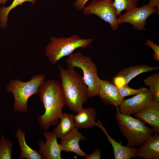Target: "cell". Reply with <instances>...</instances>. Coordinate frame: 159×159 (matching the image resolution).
I'll use <instances>...</instances> for the list:
<instances>
[{"label":"cell","instance_id":"cell-1","mask_svg":"<svg viewBox=\"0 0 159 159\" xmlns=\"http://www.w3.org/2000/svg\"><path fill=\"white\" fill-rule=\"evenodd\" d=\"M38 94L45 112L39 116L38 120L43 129L47 130L57 125L63 114L62 109L65 105L64 95L60 84L52 79L44 81L39 88Z\"/></svg>","mask_w":159,"mask_h":159},{"label":"cell","instance_id":"cell-2","mask_svg":"<svg viewBox=\"0 0 159 159\" xmlns=\"http://www.w3.org/2000/svg\"><path fill=\"white\" fill-rule=\"evenodd\" d=\"M58 66L65 105L77 113L84 108L89 97L87 87L83 77L74 69Z\"/></svg>","mask_w":159,"mask_h":159},{"label":"cell","instance_id":"cell-3","mask_svg":"<svg viewBox=\"0 0 159 159\" xmlns=\"http://www.w3.org/2000/svg\"><path fill=\"white\" fill-rule=\"evenodd\" d=\"M116 108V119L121 132L127 139V146L130 148L141 146L153 135V129L146 126L143 121L122 114L118 107Z\"/></svg>","mask_w":159,"mask_h":159},{"label":"cell","instance_id":"cell-4","mask_svg":"<svg viewBox=\"0 0 159 159\" xmlns=\"http://www.w3.org/2000/svg\"><path fill=\"white\" fill-rule=\"evenodd\" d=\"M92 41V38L82 39L77 35L68 37H52L45 47V56L52 64H55L62 58L68 56L76 49L87 47Z\"/></svg>","mask_w":159,"mask_h":159},{"label":"cell","instance_id":"cell-5","mask_svg":"<svg viewBox=\"0 0 159 159\" xmlns=\"http://www.w3.org/2000/svg\"><path fill=\"white\" fill-rule=\"evenodd\" d=\"M44 75L37 74L26 82L17 79L10 81L6 89L8 92L12 93L14 96V111L21 112L27 111L28 99L32 95L38 94L39 88L44 81Z\"/></svg>","mask_w":159,"mask_h":159},{"label":"cell","instance_id":"cell-6","mask_svg":"<svg viewBox=\"0 0 159 159\" xmlns=\"http://www.w3.org/2000/svg\"><path fill=\"white\" fill-rule=\"evenodd\" d=\"M68 57L66 60L68 68L78 67L82 70L83 77L88 87L89 97L98 95L100 79L98 76L97 66L91 58L80 52L73 53Z\"/></svg>","mask_w":159,"mask_h":159},{"label":"cell","instance_id":"cell-7","mask_svg":"<svg viewBox=\"0 0 159 159\" xmlns=\"http://www.w3.org/2000/svg\"><path fill=\"white\" fill-rule=\"evenodd\" d=\"M114 0H92L83 9L86 15L95 14L109 23L112 29L116 30L118 28L117 17L113 4Z\"/></svg>","mask_w":159,"mask_h":159},{"label":"cell","instance_id":"cell-8","mask_svg":"<svg viewBox=\"0 0 159 159\" xmlns=\"http://www.w3.org/2000/svg\"><path fill=\"white\" fill-rule=\"evenodd\" d=\"M159 11L155 7L150 6L147 4L140 7H133L119 16L117 18L118 23L119 24L129 23L134 29L145 31L147 19L153 14H158Z\"/></svg>","mask_w":159,"mask_h":159},{"label":"cell","instance_id":"cell-9","mask_svg":"<svg viewBox=\"0 0 159 159\" xmlns=\"http://www.w3.org/2000/svg\"><path fill=\"white\" fill-rule=\"evenodd\" d=\"M154 102L149 89L134 96L124 100L118 107L119 112L122 114L131 115L138 113Z\"/></svg>","mask_w":159,"mask_h":159},{"label":"cell","instance_id":"cell-10","mask_svg":"<svg viewBox=\"0 0 159 159\" xmlns=\"http://www.w3.org/2000/svg\"><path fill=\"white\" fill-rule=\"evenodd\" d=\"M43 135L46 141L43 140L38 142L39 147V153L44 159H62L61 146L57 141V136L54 132L45 130Z\"/></svg>","mask_w":159,"mask_h":159},{"label":"cell","instance_id":"cell-11","mask_svg":"<svg viewBox=\"0 0 159 159\" xmlns=\"http://www.w3.org/2000/svg\"><path fill=\"white\" fill-rule=\"evenodd\" d=\"M98 95L105 105L119 107L124 100L118 87L110 81L100 79Z\"/></svg>","mask_w":159,"mask_h":159},{"label":"cell","instance_id":"cell-12","mask_svg":"<svg viewBox=\"0 0 159 159\" xmlns=\"http://www.w3.org/2000/svg\"><path fill=\"white\" fill-rule=\"evenodd\" d=\"M78 128L74 127L61 139L59 144L62 151L72 152L79 156L85 157L87 154L81 149L79 142L81 140H86V138L79 132Z\"/></svg>","mask_w":159,"mask_h":159},{"label":"cell","instance_id":"cell-13","mask_svg":"<svg viewBox=\"0 0 159 159\" xmlns=\"http://www.w3.org/2000/svg\"><path fill=\"white\" fill-rule=\"evenodd\" d=\"M96 126L102 130L111 144L115 159H130L136 157V148L135 147L130 148L127 146H123L120 143H119L115 140L108 134L99 119H98L96 123Z\"/></svg>","mask_w":159,"mask_h":159},{"label":"cell","instance_id":"cell-14","mask_svg":"<svg viewBox=\"0 0 159 159\" xmlns=\"http://www.w3.org/2000/svg\"><path fill=\"white\" fill-rule=\"evenodd\" d=\"M136 157L145 159H159V135L155 133L136 149Z\"/></svg>","mask_w":159,"mask_h":159},{"label":"cell","instance_id":"cell-15","mask_svg":"<svg viewBox=\"0 0 159 159\" xmlns=\"http://www.w3.org/2000/svg\"><path fill=\"white\" fill-rule=\"evenodd\" d=\"M134 115L136 117L151 126L155 133H159V102H154L141 112Z\"/></svg>","mask_w":159,"mask_h":159},{"label":"cell","instance_id":"cell-16","mask_svg":"<svg viewBox=\"0 0 159 159\" xmlns=\"http://www.w3.org/2000/svg\"><path fill=\"white\" fill-rule=\"evenodd\" d=\"M159 69V66L150 67L146 64L132 66L120 71L115 77L120 78L124 85H127L132 80L140 74Z\"/></svg>","mask_w":159,"mask_h":159},{"label":"cell","instance_id":"cell-17","mask_svg":"<svg viewBox=\"0 0 159 159\" xmlns=\"http://www.w3.org/2000/svg\"><path fill=\"white\" fill-rule=\"evenodd\" d=\"M95 110L92 107L83 108L74 115L75 127L78 128H89L96 125Z\"/></svg>","mask_w":159,"mask_h":159},{"label":"cell","instance_id":"cell-18","mask_svg":"<svg viewBox=\"0 0 159 159\" xmlns=\"http://www.w3.org/2000/svg\"><path fill=\"white\" fill-rule=\"evenodd\" d=\"M21 149L20 158L23 159H42L39 153L28 145L25 138V134L19 128L15 134Z\"/></svg>","mask_w":159,"mask_h":159},{"label":"cell","instance_id":"cell-19","mask_svg":"<svg viewBox=\"0 0 159 159\" xmlns=\"http://www.w3.org/2000/svg\"><path fill=\"white\" fill-rule=\"evenodd\" d=\"M59 119V122L53 131L57 137L61 139L75 127L74 115L63 113Z\"/></svg>","mask_w":159,"mask_h":159},{"label":"cell","instance_id":"cell-20","mask_svg":"<svg viewBox=\"0 0 159 159\" xmlns=\"http://www.w3.org/2000/svg\"><path fill=\"white\" fill-rule=\"evenodd\" d=\"M29 2L34 4L36 0H14L12 3L8 6H3L0 7V26L3 29L7 26L8 16L9 12L19 5H22L26 2Z\"/></svg>","mask_w":159,"mask_h":159},{"label":"cell","instance_id":"cell-21","mask_svg":"<svg viewBox=\"0 0 159 159\" xmlns=\"http://www.w3.org/2000/svg\"><path fill=\"white\" fill-rule=\"evenodd\" d=\"M144 83L149 87V89L153 96L154 101L159 102V73L148 77L144 80Z\"/></svg>","mask_w":159,"mask_h":159},{"label":"cell","instance_id":"cell-22","mask_svg":"<svg viewBox=\"0 0 159 159\" xmlns=\"http://www.w3.org/2000/svg\"><path fill=\"white\" fill-rule=\"evenodd\" d=\"M12 152L11 142L1 135L0 140V159H11Z\"/></svg>","mask_w":159,"mask_h":159},{"label":"cell","instance_id":"cell-23","mask_svg":"<svg viewBox=\"0 0 159 159\" xmlns=\"http://www.w3.org/2000/svg\"><path fill=\"white\" fill-rule=\"evenodd\" d=\"M139 0H114L113 4L117 17L121 12L131 8L136 7Z\"/></svg>","mask_w":159,"mask_h":159},{"label":"cell","instance_id":"cell-24","mask_svg":"<svg viewBox=\"0 0 159 159\" xmlns=\"http://www.w3.org/2000/svg\"><path fill=\"white\" fill-rule=\"evenodd\" d=\"M118 88L120 95L123 98L129 95H137L146 91L148 89L142 87L138 89H134L129 87L128 85H125Z\"/></svg>","mask_w":159,"mask_h":159},{"label":"cell","instance_id":"cell-25","mask_svg":"<svg viewBox=\"0 0 159 159\" xmlns=\"http://www.w3.org/2000/svg\"><path fill=\"white\" fill-rule=\"evenodd\" d=\"M145 44L150 47L154 51L153 57L155 60L159 61V46L154 43L152 40L146 39Z\"/></svg>","mask_w":159,"mask_h":159},{"label":"cell","instance_id":"cell-26","mask_svg":"<svg viewBox=\"0 0 159 159\" xmlns=\"http://www.w3.org/2000/svg\"><path fill=\"white\" fill-rule=\"evenodd\" d=\"M85 157V159H100L101 151L97 148L93 153L89 155H87Z\"/></svg>","mask_w":159,"mask_h":159},{"label":"cell","instance_id":"cell-27","mask_svg":"<svg viewBox=\"0 0 159 159\" xmlns=\"http://www.w3.org/2000/svg\"><path fill=\"white\" fill-rule=\"evenodd\" d=\"M89 0H76L73 4V6L75 9L80 11L84 8L86 3Z\"/></svg>","mask_w":159,"mask_h":159},{"label":"cell","instance_id":"cell-28","mask_svg":"<svg viewBox=\"0 0 159 159\" xmlns=\"http://www.w3.org/2000/svg\"><path fill=\"white\" fill-rule=\"evenodd\" d=\"M147 4L150 6L155 7L159 11V0H149Z\"/></svg>","mask_w":159,"mask_h":159},{"label":"cell","instance_id":"cell-29","mask_svg":"<svg viewBox=\"0 0 159 159\" xmlns=\"http://www.w3.org/2000/svg\"><path fill=\"white\" fill-rule=\"evenodd\" d=\"M8 0H0V5H3L5 4Z\"/></svg>","mask_w":159,"mask_h":159}]
</instances>
